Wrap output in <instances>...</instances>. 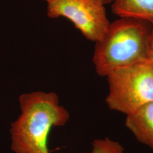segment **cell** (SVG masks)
<instances>
[{"mask_svg":"<svg viewBox=\"0 0 153 153\" xmlns=\"http://www.w3.org/2000/svg\"><path fill=\"white\" fill-rule=\"evenodd\" d=\"M111 110L128 115L153 101V65L150 61L118 69L106 76Z\"/></svg>","mask_w":153,"mask_h":153,"instance_id":"3","label":"cell"},{"mask_svg":"<svg viewBox=\"0 0 153 153\" xmlns=\"http://www.w3.org/2000/svg\"><path fill=\"white\" fill-rule=\"evenodd\" d=\"M101 1H102V2L104 4V5H106V4H109V3L113 2V1H114V0H101Z\"/></svg>","mask_w":153,"mask_h":153,"instance_id":"9","label":"cell"},{"mask_svg":"<svg viewBox=\"0 0 153 153\" xmlns=\"http://www.w3.org/2000/svg\"><path fill=\"white\" fill-rule=\"evenodd\" d=\"M45 1H46V2H48V1H51V0H45Z\"/></svg>","mask_w":153,"mask_h":153,"instance_id":"10","label":"cell"},{"mask_svg":"<svg viewBox=\"0 0 153 153\" xmlns=\"http://www.w3.org/2000/svg\"><path fill=\"white\" fill-rule=\"evenodd\" d=\"M112 12L120 17H130L153 23V0H114Z\"/></svg>","mask_w":153,"mask_h":153,"instance_id":"6","label":"cell"},{"mask_svg":"<svg viewBox=\"0 0 153 153\" xmlns=\"http://www.w3.org/2000/svg\"><path fill=\"white\" fill-rule=\"evenodd\" d=\"M125 125L139 143L153 150V101L126 116Z\"/></svg>","mask_w":153,"mask_h":153,"instance_id":"5","label":"cell"},{"mask_svg":"<svg viewBox=\"0 0 153 153\" xmlns=\"http://www.w3.org/2000/svg\"><path fill=\"white\" fill-rule=\"evenodd\" d=\"M47 4L48 17L68 19L87 40L95 43L110 24L101 0H51Z\"/></svg>","mask_w":153,"mask_h":153,"instance_id":"4","label":"cell"},{"mask_svg":"<svg viewBox=\"0 0 153 153\" xmlns=\"http://www.w3.org/2000/svg\"><path fill=\"white\" fill-rule=\"evenodd\" d=\"M152 26L148 21L130 17L110 23L96 42L93 62L97 74L106 76L119 68L148 61Z\"/></svg>","mask_w":153,"mask_h":153,"instance_id":"2","label":"cell"},{"mask_svg":"<svg viewBox=\"0 0 153 153\" xmlns=\"http://www.w3.org/2000/svg\"><path fill=\"white\" fill-rule=\"evenodd\" d=\"M19 102L20 114L9 129L11 150L14 153H51L50 133L53 128L65 125L70 113L55 92L25 93Z\"/></svg>","mask_w":153,"mask_h":153,"instance_id":"1","label":"cell"},{"mask_svg":"<svg viewBox=\"0 0 153 153\" xmlns=\"http://www.w3.org/2000/svg\"><path fill=\"white\" fill-rule=\"evenodd\" d=\"M91 145V153H125L123 147L119 143L108 137L96 139Z\"/></svg>","mask_w":153,"mask_h":153,"instance_id":"7","label":"cell"},{"mask_svg":"<svg viewBox=\"0 0 153 153\" xmlns=\"http://www.w3.org/2000/svg\"><path fill=\"white\" fill-rule=\"evenodd\" d=\"M148 60L152 63L153 65V23H152V30H151L150 43H149Z\"/></svg>","mask_w":153,"mask_h":153,"instance_id":"8","label":"cell"}]
</instances>
